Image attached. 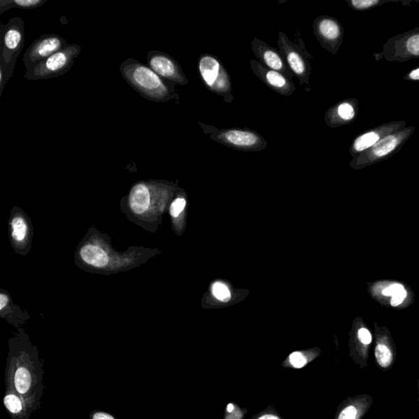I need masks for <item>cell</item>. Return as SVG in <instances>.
Segmentation results:
<instances>
[{
	"label": "cell",
	"instance_id": "11",
	"mask_svg": "<svg viewBox=\"0 0 419 419\" xmlns=\"http://www.w3.org/2000/svg\"><path fill=\"white\" fill-rule=\"evenodd\" d=\"M374 360L378 368L388 372L397 361V346L388 327L374 322Z\"/></svg>",
	"mask_w": 419,
	"mask_h": 419
},
{
	"label": "cell",
	"instance_id": "2",
	"mask_svg": "<svg viewBox=\"0 0 419 419\" xmlns=\"http://www.w3.org/2000/svg\"><path fill=\"white\" fill-rule=\"evenodd\" d=\"M120 74L132 87L143 99L157 103L175 99L180 104L175 84L164 80L148 65L134 59L124 61L120 66Z\"/></svg>",
	"mask_w": 419,
	"mask_h": 419
},
{
	"label": "cell",
	"instance_id": "22",
	"mask_svg": "<svg viewBox=\"0 0 419 419\" xmlns=\"http://www.w3.org/2000/svg\"><path fill=\"white\" fill-rule=\"evenodd\" d=\"M355 110L348 101L331 108L325 115V122L330 127H336L354 119Z\"/></svg>",
	"mask_w": 419,
	"mask_h": 419
},
{
	"label": "cell",
	"instance_id": "24",
	"mask_svg": "<svg viewBox=\"0 0 419 419\" xmlns=\"http://www.w3.org/2000/svg\"><path fill=\"white\" fill-rule=\"evenodd\" d=\"M45 0H1L0 1V15L11 8L35 9L46 3Z\"/></svg>",
	"mask_w": 419,
	"mask_h": 419
},
{
	"label": "cell",
	"instance_id": "27",
	"mask_svg": "<svg viewBox=\"0 0 419 419\" xmlns=\"http://www.w3.org/2000/svg\"><path fill=\"white\" fill-rule=\"evenodd\" d=\"M186 201L185 199H182V197H179V199H177L173 201L170 210L172 218H178L182 211H184Z\"/></svg>",
	"mask_w": 419,
	"mask_h": 419
},
{
	"label": "cell",
	"instance_id": "34",
	"mask_svg": "<svg viewBox=\"0 0 419 419\" xmlns=\"http://www.w3.org/2000/svg\"><path fill=\"white\" fill-rule=\"evenodd\" d=\"M418 404H419V380H418Z\"/></svg>",
	"mask_w": 419,
	"mask_h": 419
},
{
	"label": "cell",
	"instance_id": "33",
	"mask_svg": "<svg viewBox=\"0 0 419 419\" xmlns=\"http://www.w3.org/2000/svg\"><path fill=\"white\" fill-rule=\"evenodd\" d=\"M233 409H234V406H233V404H229V406H228V407H227V411H228L229 413H231V412H232V411H233Z\"/></svg>",
	"mask_w": 419,
	"mask_h": 419
},
{
	"label": "cell",
	"instance_id": "29",
	"mask_svg": "<svg viewBox=\"0 0 419 419\" xmlns=\"http://www.w3.org/2000/svg\"><path fill=\"white\" fill-rule=\"evenodd\" d=\"M378 3L377 0H353L350 2V6L358 10H364V9L377 6Z\"/></svg>",
	"mask_w": 419,
	"mask_h": 419
},
{
	"label": "cell",
	"instance_id": "5",
	"mask_svg": "<svg viewBox=\"0 0 419 419\" xmlns=\"http://www.w3.org/2000/svg\"><path fill=\"white\" fill-rule=\"evenodd\" d=\"M81 48L78 45L72 44L55 52L44 62L38 64L36 69L26 72V79L29 80H49L56 78L66 73L74 61L80 54Z\"/></svg>",
	"mask_w": 419,
	"mask_h": 419
},
{
	"label": "cell",
	"instance_id": "16",
	"mask_svg": "<svg viewBox=\"0 0 419 419\" xmlns=\"http://www.w3.org/2000/svg\"><path fill=\"white\" fill-rule=\"evenodd\" d=\"M250 67L253 73L274 92L283 96H290L294 94L296 86L292 80L287 79L285 76L267 69L258 60H250Z\"/></svg>",
	"mask_w": 419,
	"mask_h": 419
},
{
	"label": "cell",
	"instance_id": "17",
	"mask_svg": "<svg viewBox=\"0 0 419 419\" xmlns=\"http://www.w3.org/2000/svg\"><path fill=\"white\" fill-rule=\"evenodd\" d=\"M406 136V133L404 132L384 137L374 146L370 148L368 153L363 154L351 162V165L355 168L363 167L369 162L379 160V159L389 155L390 153L396 150Z\"/></svg>",
	"mask_w": 419,
	"mask_h": 419
},
{
	"label": "cell",
	"instance_id": "26",
	"mask_svg": "<svg viewBox=\"0 0 419 419\" xmlns=\"http://www.w3.org/2000/svg\"><path fill=\"white\" fill-rule=\"evenodd\" d=\"M406 48L409 55L419 57V34H416L408 38Z\"/></svg>",
	"mask_w": 419,
	"mask_h": 419
},
{
	"label": "cell",
	"instance_id": "1",
	"mask_svg": "<svg viewBox=\"0 0 419 419\" xmlns=\"http://www.w3.org/2000/svg\"><path fill=\"white\" fill-rule=\"evenodd\" d=\"M8 346L6 386L13 388L35 412L41 409L45 388L40 353L22 331L9 340Z\"/></svg>",
	"mask_w": 419,
	"mask_h": 419
},
{
	"label": "cell",
	"instance_id": "28",
	"mask_svg": "<svg viewBox=\"0 0 419 419\" xmlns=\"http://www.w3.org/2000/svg\"><path fill=\"white\" fill-rule=\"evenodd\" d=\"M289 362L297 369H301L307 363V360L301 353H293L289 356Z\"/></svg>",
	"mask_w": 419,
	"mask_h": 419
},
{
	"label": "cell",
	"instance_id": "30",
	"mask_svg": "<svg viewBox=\"0 0 419 419\" xmlns=\"http://www.w3.org/2000/svg\"><path fill=\"white\" fill-rule=\"evenodd\" d=\"M90 419H118L113 414L102 411H94L90 413Z\"/></svg>",
	"mask_w": 419,
	"mask_h": 419
},
{
	"label": "cell",
	"instance_id": "10",
	"mask_svg": "<svg viewBox=\"0 0 419 419\" xmlns=\"http://www.w3.org/2000/svg\"><path fill=\"white\" fill-rule=\"evenodd\" d=\"M148 66L164 80L180 85L190 83L181 66L166 52L152 50L147 55Z\"/></svg>",
	"mask_w": 419,
	"mask_h": 419
},
{
	"label": "cell",
	"instance_id": "23",
	"mask_svg": "<svg viewBox=\"0 0 419 419\" xmlns=\"http://www.w3.org/2000/svg\"><path fill=\"white\" fill-rule=\"evenodd\" d=\"M380 141H381V136H380L378 132H370L365 133L355 139L353 147L350 148V153L353 155H355L356 153L368 150V149L374 146Z\"/></svg>",
	"mask_w": 419,
	"mask_h": 419
},
{
	"label": "cell",
	"instance_id": "6",
	"mask_svg": "<svg viewBox=\"0 0 419 419\" xmlns=\"http://www.w3.org/2000/svg\"><path fill=\"white\" fill-rule=\"evenodd\" d=\"M210 138L224 146L243 152H262L268 145L262 134L249 128L216 129Z\"/></svg>",
	"mask_w": 419,
	"mask_h": 419
},
{
	"label": "cell",
	"instance_id": "4",
	"mask_svg": "<svg viewBox=\"0 0 419 419\" xmlns=\"http://www.w3.org/2000/svg\"><path fill=\"white\" fill-rule=\"evenodd\" d=\"M368 292L380 305L403 310L413 304L414 293L407 284L395 280H378L368 283Z\"/></svg>",
	"mask_w": 419,
	"mask_h": 419
},
{
	"label": "cell",
	"instance_id": "15",
	"mask_svg": "<svg viewBox=\"0 0 419 419\" xmlns=\"http://www.w3.org/2000/svg\"><path fill=\"white\" fill-rule=\"evenodd\" d=\"M160 181H141L132 187L128 195V205L134 215H143L150 208L154 195L160 190Z\"/></svg>",
	"mask_w": 419,
	"mask_h": 419
},
{
	"label": "cell",
	"instance_id": "31",
	"mask_svg": "<svg viewBox=\"0 0 419 419\" xmlns=\"http://www.w3.org/2000/svg\"><path fill=\"white\" fill-rule=\"evenodd\" d=\"M409 78L413 80H419V69L413 70L409 73Z\"/></svg>",
	"mask_w": 419,
	"mask_h": 419
},
{
	"label": "cell",
	"instance_id": "3",
	"mask_svg": "<svg viewBox=\"0 0 419 419\" xmlns=\"http://www.w3.org/2000/svg\"><path fill=\"white\" fill-rule=\"evenodd\" d=\"M197 69L207 90L221 96L225 103L233 102L232 80L228 71L218 57L208 52L202 54L197 62Z\"/></svg>",
	"mask_w": 419,
	"mask_h": 419
},
{
	"label": "cell",
	"instance_id": "32",
	"mask_svg": "<svg viewBox=\"0 0 419 419\" xmlns=\"http://www.w3.org/2000/svg\"><path fill=\"white\" fill-rule=\"evenodd\" d=\"M258 419H280L274 414L267 413L263 414L262 416L260 417Z\"/></svg>",
	"mask_w": 419,
	"mask_h": 419
},
{
	"label": "cell",
	"instance_id": "12",
	"mask_svg": "<svg viewBox=\"0 0 419 419\" xmlns=\"http://www.w3.org/2000/svg\"><path fill=\"white\" fill-rule=\"evenodd\" d=\"M313 31L324 49L336 54L343 41V31L336 19L329 16H320L313 23Z\"/></svg>",
	"mask_w": 419,
	"mask_h": 419
},
{
	"label": "cell",
	"instance_id": "9",
	"mask_svg": "<svg viewBox=\"0 0 419 419\" xmlns=\"http://www.w3.org/2000/svg\"><path fill=\"white\" fill-rule=\"evenodd\" d=\"M69 44L57 34H45L34 41L23 56L26 72L31 71L55 52L64 50Z\"/></svg>",
	"mask_w": 419,
	"mask_h": 419
},
{
	"label": "cell",
	"instance_id": "7",
	"mask_svg": "<svg viewBox=\"0 0 419 419\" xmlns=\"http://www.w3.org/2000/svg\"><path fill=\"white\" fill-rule=\"evenodd\" d=\"M0 66L15 69L17 57L25 43V25L21 17H13L0 29Z\"/></svg>",
	"mask_w": 419,
	"mask_h": 419
},
{
	"label": "cell",
	"instance_id": "14",
	"mask_svg": "<svg viewBox=\"0 0 419 419\" xmlns=\"http://www.w3.org/2000/svg\"><path fill=\"white\" fill-rule=\"evenodd\" d=\"M252 50L255 56L261 64L267 67V69L276 71L279 73L285 76L287 79L291 80L294 77L290 69L284 59L280 51L276 48L267 44L266 42L260 40L258 38H254L252 41Z\"/></svg>",
	"mask_w": 419,
	"mask_h": 419
},
{
	"label": "cell",
	"instance_id": "19",
	"mask_svg": "<svg viewBox=\"0 0 419 419\" xmlns=\"http://www.w3.org/2000/svg\"><path fill=\"white\" fill-rule=\"evenodd\" d=\"M3 404L11 419H30L34 413L24 399L8 386H6Z\"/></svg>",
	"mask_w": 419,
	"mask_h": 419
},
{
	"label": "cell",
	"instance_id": "25",
	"mask_svg": "<svg viewBox=\"0 0 419 419\" xmlns=\"http://www.w3.org/2000/svg\"><path fill=\"white\" fill-rule=\"evenodd\" d=\"M213 295L218 300L228 301L230 298V292L227 286L222 283H215L213 287Z\"/></svg>",
	"mask_w": 419,
	"mask_h": 419
},
{
	"label": "cell",
	"instance_id": "21",
	"mask_svg": "<svg viewBox=\"0 0 419 419\" xmlns=\"http://www.w3.org/2000/svg\"><path fill=\"white\" fill-rule=\"evenodd\" d=\"M10 225L13 245L19 248V252H22L31 240L30 223L23 213H18L12 215Z\"/></svg>",
	"mask_w": 419,
	"mask_h": 419
},
{
	"label": "cell",
	"instance_id": "18",
	"mask_svg": "<svg viewBox=\"0 0 419 419\" xmlns=\"http://www.w3.org/2000/svg\"><path fill=\"white\" fill-rule=\"evenodd\" d=\"M374 402V397L368 394H361L346 399L341 404L336 419H363Z\"/></svg>",
	"mask_w": 419,
	"mask_h": 419
},
{
	"label": "cell",
	"instance_id": "20",
	"mask_svg": "<svg viewBox=\"0 0 419 419\" xmlns=\"http://www.w3.org/2000/svg\"><path fill=\"white\" fill-rule=\"evenodd\" d=\"M80 257L82 262L94 269H104L109 264L108 254L104 246L93 243H87L81 246Z\"/></svg>",
	"mask_w": 419,
	"mask_h": 419
},
{
	"label": "cell",
	"instance_id": "8",
	"mask_svg": "<svg viewBox=\"0 0 419 419\" xmlns=\"http://www.w3.org/2000/svg\"><path fill=\"white\" fill-rule=\"evenodd\" d=\"M278 46L289 69L299 80L301 85H309L312 67L310 62L311 55L306 50L304 43L301 46L289 40L285 33H278Z\"/></svg>",
	"mask_w": 419,
	"mask_h": 419
},
{
	"label": "cell",
	"instance_id": "13",
	"mask_svg": "<svg viewBox=\"0 0 419 419\" xmlns=\"http://www.w3.org/2000/svg\"><path fill=\"white\" fill-rule=\"evenodd\" d=\"M373 343V335L362 318L356 319L350 343V355L360 369L368 367L369 350Z\"/></svg>",
	"mask_w": 419,
	"mask_h": 419
}]
</instances>
